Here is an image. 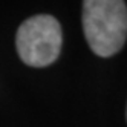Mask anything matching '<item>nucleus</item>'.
Masks as SVG:
<instances>
[{
	"label": "nucleus",
	"mask_w": 127,
	"mask_h": 127,
	"mask_svg": "<svg viewBox=\"0 0 127 127\" xmlns=\"http://www.w3.org/2000/svg\"><path fill=\"white\" fill-rule=\"evenodd\" d=\"M84 37L96 55L112 57L127 37V6L121 0H86L83 3Z\"/></svg>",
	"instance_id": "obj_1"
},
{
	"label": "nucleus",
	"mask_w": 127,
	"mask_h": 127,
	"mask_svg": "<svg viewBox=\"0 0 127 127\" xmlns=\"http://www.w3.org/2000/svg\"><path fill=\"white\" fill-rule=\"evenodd\" d=\"M61 26L52 15H34L25 20L15 37L20 60L32 67H44L54 63L61 51Z\"/></svg>",
	"instance_id": "obj_2"
}]
</instances>
